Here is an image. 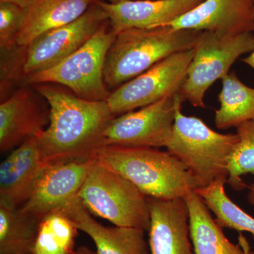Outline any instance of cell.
<instances>
[{"instance_id":"cell-1","label":"cell","mask_w":254,"mask_h":254,"mask_svg":"<svg viewBox=\"0 0 254 254\" xmlns=\"http://www.w3.org/2000/svg\"><path fill=\"white\" fill-rule=\"evenodd\" d=\"M33 86L50 108L49 124L37 136L45 164L95 158L103 132L116 117L107 100L83 99L53 83Z\"/></svg>"},{"instance_id":"cell-2","label":"cell","mask_w":254,"mask_h":254,"mask_svg":"<svg viewBox=\"0 0 254 254\" xmlns=\"http://www.w3.org/2000/svg\"><path fill=\"white\" fill-rule=\"evenodd\" d=\"M95 157L147 197L184 198L198 188V182L185 164L158 148L103 145Z\"/></svg>"},{"instance_id":"cell-3","label":"cell","mask_w":254,"mask_h":254,"mask_svg":"<svg viewBox=\"0 0 254 254\" xmlns=\"http://www.w3.org/2000/svg\"><path fill=\"white\" fill-rule=\"evenodd\" d=\"M200 32L168 26L120 32L105 60L107 86L118 88L170 55L193 49Z\"/></svg>"},{"instance_id":"cell-4","label":"cell","mask_w":254,"mask_h":254,"mask_svg":"<svg viewBox=\"0 0 254 254\" xmlns=\"http://www.w3.org/2000/svg\"><path fill=\"white\" fill-rule=\"evenodd\" d=\"M184 102L180 93L167 151L186 165L198 182V188H203L228 176L229 159L239 137L237 133H218L200 118L183 115Z\"/></svg>"},{"instance_id":"cell-5","label":"cell","mask_w":254,"mask_h":254,"mask_svg":"<svg viewBox=\"0 0 254 254\" xmlns=\"http://www.w3.org/2000/svg\"><path fill=\"white\" fill-rule=\"evenodd\" d=\"M78 198L90 213L115 226L149 230L148 197L95 157Z\"/></svg>"},{"instance_id":"cell-6","label":"cell","mask_w":254,"mask_h":254,"mask_svg":"<svg viewBox=\"0 0 254 254\" xmlns=\"http://www.w3.org/2000/svg\"><path fill=\"white\" fill-rule=\"evenodd\" d=\"M115 37L108 20L72 55L53 67L28 75L25 81L31 85L58 83L83 99L107 100L112 92L105 81V60Z\"/></svg>"},{"instance_id":"cell-7","label":"cell","mask_w":254,"mask_h":254,"mask_svg":"<svg viewBox=\"0 0 254 254\" xmlns=\"http://www.w3.org/2000/svg\"><path fill=\"white\" fill-rule=\"evenodd\" d=\"M193 49L194 56L180 93L195 108H204V97L209 88L230 73L240 56L253 51L254 35L220 36L201 31Z\"/></svg>"},{"instance_id":"cell-8","label":"cell","mask_w":254,"mask_h":254,"mask_svg":"<svg viewBox=\"0 0 254 254\" xmlns=\"http://www.w3.org/2000/svg\"><path fill=\"white\" fill-rule=\"evenodd\" d=\"M194 56V49L175 53L123 83L107 100L115 116L180 93Z\"/></svg>"},{"instance_id":"cell-9","label":"cell","mask_w":254,"mask_h":254,"mask_svg":"<svg viewBox=\"0 0 254 254\" xmlns=\"http://www.w3.org/2000/svg\"><path fill=\"white\" fill-rule=\"evenodd\" d=\"M108 15L95 0L82 16L72 22L47 32L24 47V78L55 66L83 46L105 22Z\"/></svg>"},{"instance_id":"cell-10","label":"cell","mask_w":254,"mask_h":254,"mask_svg":"<svg viewBox=\"0 0 254 254\" xmlns=\"http://www.w3.org/2000/svg\"><path fill=\"white\" fill-rule=\"evenodd\" d=\"M179 95L115 117L103 132L102 146L166 148L172 136Z\"/></svg>"},{"instance_id":"cell-11","label":"cell","mask_w":254,"mask_h":254,"mask_svg":"<svg viewBox=\"0 0 254 254\" xmlns=\"http://www.w3.org/2000/svg\"><path fill=\"white\" fill-rule=\"evenodd\" d=\"M94 159L46 165L19 210L41 219L50 212L66 208L78 198Z\"/></svg>"},{"instance_id":"cell-12","label":"cell","mask_w":254,"mask_h":254,"mask_svg":"<svg viewBox=\"0 0 254 254\" xmlns=\"http://www.w3.org/2000/svg\"><path fill=\"white\" fill-rule=\"evenodd\" d=\"M166 26L233 36L254 31V0H203Z\"/></svg>"},{"instance_id":"cell-13","label":"cell","mask_w":254,"mask_h":254,"mask_svg":"<svg viewBox=\"0 0 254 254\" xmlns=\"http://www.w3.org/2000/svg\"><path fill=\"white\" fill-rule=\"evenodd\" d=\"M50 108H45L28 87H22L0 105V150L5 153L48 126Z\"/></svg>"},{"instance_id":"cell-14","label":"cell","mask_w":254,"mask_h":254,"mask_svg":"<svg viewBox=\"0 0 254 254\" xmlns=\"http://www.w3.org/2000/svg\"><path fill=\"white\" fill-rule=\"evenodd\" d=\"M203 0H125L118 3L98 0L108 15L115 34L131 28L165 26L193 9Z\"/></svg>"},{"instance_id":"cell-15","label":"cell","mask_w":254,"mask_h":254,"mask_svg":"<svg viewBox=\"0 0 254 254\" xmlns=\"http://www.w3.org/2000/svg\"><path fill=\"white\" fill-rule=\"evenodd\" d=\"M148 200L150 212L149 254H195L185 199L148 197Z\"/></svg>"},{"instance_id":"cell-16","label":"cell","mask_w":254,"mask_h":254,"mask_svg":"<svg viewBox=\"0 0 254 254\" xmlns=\"http://www.w3.org/2000/svg\"><path fill=\"white\" fill-rule=\"evenodd\" d=\"M45 166L37 136L14 148L0 165V203L19 208Z\"/></svg>"},{"instance_id":"cell-17","label":"cell","mask_w":254,"mask_h":254,"mask_svg":"<svg viewBox=\"0 0 254 254\" xmlns=\"http://www.w3.org/2000/svg\"><path fill=\"white\" fill-rule=\"evenodd\" d=\"M63 210L78 230L94 242L96 254H149L145 230L115 225L104 226L93 218L79 198Z\"/></svg>"},{"instance_id":"cell-18","label":"cell","mask_w":254,"mask_h":254,"mask_svg":"<svg viewBox=\"0 0 254 254\" xmlns=\"http://www.w3.org/2000/svg\"><path fill=\"white\" fill-rule=\"evenodd\" d=\"M184 199L188 208L190 239L195 254H250L251 248L245 237L240 235L238 245L230 242L195 190Z\"/></svg>"},{"instance_id":"cell-19","label":"cell","mask_w":254,"mask_h":254,"mask_svg":"<svg viewBox=\"0 0 254 254\" xmlns=\"http://www.w3.org/2000/svg\"><path fill=\"white\" fill-rule=\"evenodd\" d=\"M95 0H36L24 9L18 31V46L26 47L47 32L72 22L88 9Z\"/></svg>"},{"instance_id":"cell-20","label":"cell","mask_w":254,"mask_h":254,"mask_svg":"<svg viewBox=\"0 0 254 254\" xmlns=\"http://www.w3.org/2000/svg\"><path fill=\"white\" fill-rule=\"evenodd\" d=\"M221 80L218 95L220 107L215 115L217 128L227 129L254 120V88L241 81L235 72L229 73Z\"/></svg>"},{"instance_id":"cell-21","label":"cell","mask_w":254,"mask_h":254,"mask_svg":"<svg viewBox=\"0 0 254 254\" xmlns=\"http://www.w3.org/2000/svg\"><path fill=\"white\" fill-rule=\"evenodd\" d=\"M40 219L0 203V254H31Z\"/></svg>"},{"instance_id":"cell-22","label":"cell","mask_w":254,"mask_h":254,"mask_svg":"<svg viewBox=\"0 0 254 254\" xmlns=\"http://www.w3.org/2000/svg\"><path fill=\"white\" fill-rule=\"evenodd\" d=\"M79 231L63 210H55L40 219L31 254H71Z\"/></svg>"},{"instance_id":"cell-23","label":"cell","mask_w":254,"mask_h":254,"mask_svg":"<svg viewBox=\"0 0 254 254\" xmlns=\"http://www.w3.org/2000/svg\"><path fill=\"white\" fill-rule=\"evenodd\" d=\"M227 179L221 177L209 186L197 189L195 191L213 212L220 227L249 232L254 238V218L229 198L225 190Z\"/></svg>"},{"instance_id":"cell-24","label":"cell","mask_w":254,"mask_h":254,"mask_svg":"<svg viewBox=\"0 0 254 254\" xmlns=\"http://www.w3.org/2000/svg\"><path fill=\"white\" fill-rule=\"evenodd\" d=\"M236 128L239 141L229 159L227 184L242 190L247 187L242 177L247 174L254 177V120L240 124Z\"/></svg>"},{"instance_id":"cell-25","label":"cell","mask_w":254,"mask_h":254,"mask_svg":"<svg viewBox=\"0 0 254 254\" xmlns=\"http://www.w3.org/2000/svg\"><path fill=\"white\" fill-rule=\"evenodd\" d=\"M24 9L6 1H0V47L4 52L11 51L17 46L16 39Z\"/></svg>"},{"instance_id":"cell-26","label":"cell","mask_w":254,"mask_h":254,"mask_svg":"<svg viewBox=\"0 0 254 254\" xmlns=\"http://www.w3.org/2000/svg\"><path fill=\"white\" fill-rule=\"evenodd\" d=\"M36 0H0V1H6V2L13 3L21 6L23 9L28 7L31 4H33Z\"/></svg>"},{"instance_id":"cell-27","label":"cell","mask_w":254,"mask_h":254,"mask_svg":"<svg viewBox=\"0 0 254 254\" xmlns=\"http://www.w3.org/2000/svg\"><path fill=\"white\" fill-rule=\"evenodd\" d=\"M71 254H96V252L86 247H80L73 251Z\"/></svg>"},{"instance_id":"cell-28","label":"cell","mask_w":254,"mask_h":254,"mask_svg":"<svg viewBox=\"0 0 254 254\" xmlns=\"http://www.w3.org/2000/svg\"><path fill=\"white\" fill-rule=\"evenodd\" d=\"M247 198L250 204L254 206V182L249 187V193Z\"/></svg>"},{"instance_id":"cell-29","label":"cell","mask_w":254,"mask_h":254,"mask_svg":"<svg viewBox=\"0 0 254 254\" xmlns=\"http://www.w3.org/2000/svg\"><path fill=\"white\" fill-rule=\"evenodd\" d=\"M242 61L254 69V50L248 57L242 59Z\"/></svg>"},{"instance_id":"cell-30","label":"cell","mask_w":254,"mask_h":254,"mask_svg":"<svg viewBox=\"0 0 254 254\" xmlns=\"http://www.w3.org/2000/svg\"><path fill=\"white\" fill-rule=\"evenodd\" d=\"M108 1L110 3H118L120 1H125V0H108Z\"/></svg>"},{"instance_id":"cell-31","label":"cell","mask_w":254,"mask_h":254,"mask_svg":"<svg viewBox=\"0 0 254 254\" xmlns=\"http://www.w3.org/2000/svg\"><path fill=\"white\" fill-rule=\"evenodd\" d=\"M250 254H254V252H253L252 250H251Z\"/></svg>"},{"instance_id":"cell-32","label":"cell","mask_w":254,"mask_h":254,"mask_svg":"<svg viewBox=\"0 0 254 254\" xmlns=\"http://www.w3.org/2000/svg\"></svg>"}]
</instances>
